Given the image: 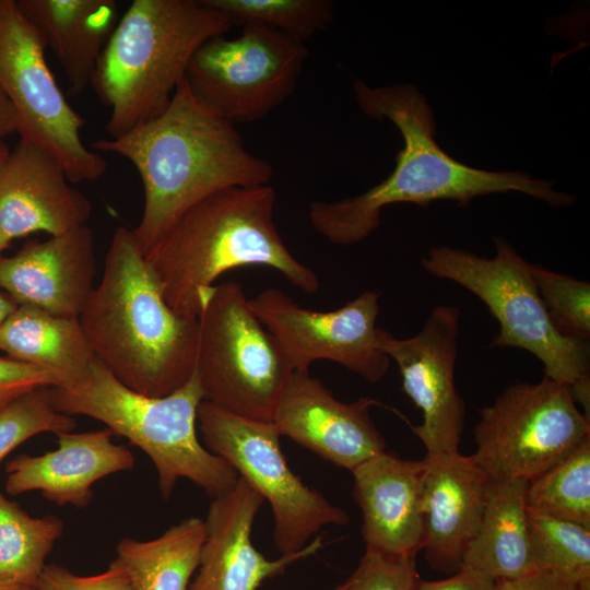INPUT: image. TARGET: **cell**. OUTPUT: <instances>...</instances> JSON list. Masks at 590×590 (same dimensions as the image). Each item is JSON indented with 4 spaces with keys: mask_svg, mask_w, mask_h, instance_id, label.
Wrapping results in <instances>:
<instances>
[{
    "mask_svg": "<svg viewBox=\"0 0 590 590\" xmlns=\"http://www.w3.org/2000/svg\"><path fill=\"white\" fill-rule=\"evenodd\" d=\"M263 497L239 477L227 492L212 498L205 523L198 574L188 590H258L297 560L317 553L321 536L300 551L268 559L252 543V527Z\"/></svg>",
    "mask_w": 590,
    "mask_h": 590,
    "instance_id": "cell-16",
    "label": "cell"
},
{
    "mask_svg": "<svg viewBox=\"0 0 590 590\" xmlns=\"http://www.w3.org/2000/svg\"><path fill=\"white\" fill-rule=\"evenodd\" d=\"M36 590H134L126 573L110 562L108 568L97 575L80 576L57 564H46Z\"/></svg>",
    "mask_w": 590,
    "mask_h": 590,
    "instance_id": "cell-33",
    "label": "cell"
},
{
    "mask_svg": "<svg viewBox=\"0 0 590 590\" xmlns=\"http://www.w3.org/2000/svg\"><path fill=\"white\" fill-rule=\"evenodd\" d=\"M15 132H17L16 114L7 94L0 86V142Z\"/></svg>",
    "mask_w": 590,
    "mask_h": 590,
    "instance_id": "cell-37",
    "label": "cell"
},
{
    "mask_svg": "<svg viewBox=\"0 0 590 590\" xmlns=\"http://www.w3.org/2000/svg\"><path fill=\"white\" fill-rule=\"evenodd\" d=\"M415 590H496V581L461 568L449 577L435 581L418 580Z\"/></svg>",
    "mask_w": 590,
    "mask_h": 590,
    "instance_id": "cell-35",
    "label": "cell"
},
{
    "mask_svg": "<svg viewBox=\"0 0 590 590\" xmlns=\"http://www.w3.org/2000/svg\"><path fill=\"white\" fill-rule=\"evenodd\" d=\"M235 38L204 42L193 54L185 80L210 110L236 122L263 119L296 90L308 57L304 42L253 23Z\"/></svg>",
    "mask_w": 590,
    "mask_h": 590,
    "instance_id": "cell-11",
    "label": "cell"
},
{
    "mask_svg": "<svg viewBox=\"0 0 590 590\" xmlns=\"http://www.w3.org/2000/svg\"><path fill=\"white\" fill-rule=\"evenodd\" d=\"M479 415L471 457L493 480L530 482L590 438L571 388L546 377L507 387Z\"/></svg>",
    "mask_w": 590,
    "mask_h": 590,
    "instance_id": "cell-9",
    "label": "cell"
},
{
    "mask_svg": "<svg viewBox=\"0 0 590 590\" xmlns=\"http://www.w3.org/2000/svg\"><path fill=\"white\" fill-rule=\"evenodd\" d=\"M50 388L30 391L0 412V462L24 441L38 434L52 433L58 436L75 428L73 416L55 409Z\"/></svg>",
    "mask_w": 590,
    "mask_h": 590,
    "instance_id": "cell-31",
    "label": "cell"
},
{
    "mask_svg": "<svg viewBox=\"0 0 590 590\" xmlns=\"http://www.w3.org/2000/svg\"><path fill=\"white\" fill-rule=\"evenodd\" d=\"M55 409L103 423L127 438L153 462L164 499L180 479L191 481L211 498L229 491L238 473L209 451L197 434L203 393L196 374L165 397H149L122 385L96 357L86 376L70 386L50 388Z\"/></svg>",
    "mask_w": 590,
    "mask_h": 590,
    "instance_id": "cell-6",
    "label": "cell"
},
{
    "mask_svg": "<svg viewBox=\"0 0 590 590\" xmlns=\"http://www.w3.org/2000/svg\"><path fill=\"white\" fill-rule=\"evenodd\" d=\"M63 529L58 517H32L0 488V577L36 590L46 558Z\"/></svg>",
    "mask_w": 590,
    "mask_h": 590,
    "instance_id": "cell-26",
    "label": "cell"
},
{
    "mask_svg": "<svg viewBox=\"0 0 590 590\" xmlns=\"http://www.w3.org/2000/svg\"><path fill=\"white\" fill-rule=\"evenodd\" d=\"M333 590H341V588L338 586V587H335Z\"/></svg>",
    "mask_w": 590,
    "mask_h": 590,
    "instance_id": "cell-41",
    "label": "cell"
},
{
    "mask_svg": "<svg viewBox=\"0 0 590 590\" xmlns=\"http://www.w3.org/2000/svg\"><path fill=\"white\" fill-rule=\"evenodd\" d=\"M204 541V520L189 517L152 540L121 539L113 562L134 590H188Z\"/></svg>",
    "mask_w": 590,
    "mask_h": 590,
    "instance_id": "cell-25",
    "label": "cell"
},
{
    "mask_svg": "<svg viewBox=\"0 0 590 590\" xmlns=\"http://www.w3.org/2000/svg\"><path fill=\"white\" fill-rule=\"evenodd\" d=\"M105 428L58 435V448L43 455H19L5 464L4 489L10 496L40 492L60 507L85 508L99 480L134 467L132 452L113 441Z\"/></svg>",
    "mask_w": 590,
    "mask_h": 590,
    "instance_id": "cell-20",
    "label": "cell"
},
{
    "mask_svg": "<svg viewBox=\"0 0 590 590\" xmlns=\"http://www.w3.org/2000/svg\"><path fill=\"white\" fill-rule=\"evenodd\" d=\"M495 256L436 246L421 259L430 275L451 281L479 297L499 324L488 347L530 352L544 366V377L571 388L589 416V341L560 334L552 324L530 273V263L502 237H494Z\"/></svg>",
    "mask_w": 590,
    "mask_h": 590,
    "instance_id": "cell-7",
    "label": "cell"
},
{
    "mask_svg": "<svg viewBox=\"0 0 590 590\" xmlns=\"http://www.w3.org/2000/svg\"><path fill=\"white\" fill-rule=\"evenodd\" d=\"M415 557L366 548L342 590H415L420 580Z\"/></svg>",
    "mask_w": 590,
    "mask_h": 590,
    "instance_id": "cell-32",
    "label": "cell"
},
{
    "mask_svg": "<svg viewBox=\"0 0 590 590\" xmlns=\"http://www.w3.org/2000/svg\"><path fill=\"white\" fill-rule=\"evenodd\" d=\"M366 548L416 556L424 543L425 461L382 451L351 471Z\"/></svg>",
    "mask_w": 590,
    "mask_h": 590,
    "instance_id": "cell-21",
    "label": "cell"
},
{
    "mask_svg": "<svg viewBox=\"0 0 590 590\" xmlns=\"http://www.w3.org/2000/svg\"><path fill=\"white\" fill-rule=\"evenodd\" d=\"M10 150L5 145V143L2 141L0 142V170L3 167L7 158L9 157Z\"/></svg>",
    "mask_w": 590,
    "mask_h": 590,
    "instance_id": "cell-40",
    "label": "cell"
},
{
    "mask_svg": "<svg viewBox=\"0 0 590 590\" xmlns=\"http://www.w3.org/2000/svg\"><path fill=\"white\" fill-rule=\"evenodd\" d=\"M91 148L129 160L140 175L144 204L132 233L143 255L206 197L273 177L270 162L249 152L235 125L200 103L185 79L157 117Z\"/></svg>",
    "mask_w": 590,
    "mask_h": 590,
    "instance_id": "cell-2",
    "label": "cell"
},
{
    "mask_svg": "<svg viewBox=\"0 0 590 590\" xmlns=\"http://www.w3.org/2000/svg\"><path fill=\"white\" fill-rule=\"evenodd\" d=\"M496 590H582L578 585L547 570H538L515 580L496 582Z\"/></svg>",
    "mask_w": 590,
    "mask_h": 590,
    "instance_id": "cell-36",
    "label": "cell"
},
{
    "mask_svg": "<svg viewBox=\"0 0 590 590\" xmlns=\"http://www.w3.org/2000/svg\"><path fill=\"white\" fill-rule=\"evenodd\" d=\"M197 426L204 447L226 461L271 506L273 541L281 555L300 551L326 526L349 523L342 508L292 471L272 422L239 416L203 400Z\"/></svg>",
    "mask_w": 590,
    "mask_h": 590,
    "instance_id": "cell-10",
    "label": "cell"
},
{
    "mask_svg": "<svg viewBox=\"0 0 590 590\" xmlns=\"http://www.w3.org/2000/svg\"><path fill=\"white\" fill-rule=\"evenodd\" d=\"M79 321L95 357L126 387L165 397L194 375L198 318L177 314L131 229L118 227Z\"/></svg>",
    "mask_w": 590,
    "mask_h": 590,
    "instance_id": "cell-3",
    "label": "cell"
},
{
    "mask_svg": "<svg viewBox=\"0 0 590 590\" xmlns=\"http://www.w3.org/2000/svg\"><path fill=\"white\" fill-rule=\"evenodd\" d=\"M58 59L68 94L90 85L96 63L118 23L115 0H15Z\"/></svg>",
    "mask_w": 590,
    "mask_h": 590,
    "instance_id": "cell-22",
    "label": "cell"
},
{
    "mask_svg": "<svg viewBox=\"0 0 590 590\" xmlns=\"http://www.w3.org/2000/svg\"><path fill=\"white\" fill-rule=\"evenodd\" d=\"M275 199L270 185L226 188L167 229L144 257L173 310L198 318L214 281L245 266L272 268L307 294L319 290L316 272L294 257L275 226Z\"/></svg>",
    "mask_w": 590,
    "mask_h": 590,
    "instance_id": "cell-4",
    "label": "cell"
},
{
    "mask_svg": "<svg viewBox=\"0 0 590 590\" xmlns=\"http://www.w3.org/2000/svg\"><path fill=\"white\" fill-rule=\"evenodd\" d=\"M69 181L52 154L20 140L0 170V257L15 238L85 225L92 204Z\"/></svg>",
    "mask_w": 590,
    "mask_h": 590,
    "instance_id": "cell-17",
    "label": "cell"
},
{
    "mask_svg": "<svg viewBox=\"0 0 590 590\" xmlns=\"http://www.w3.org/2000/svg\"><path fill=\"white\" fill-rule=\"evenodd\" d=\"M379 297L377 291H365L338 309L317 311L299 306L281 290L268 288L249 304L293 371H309L314 362L328 359L376 384L390 367L377 343Z\"/></svg>",
    "mask_w": 590,
    "mask_h": 590,
    "instance_id": "cell-13",
    "label": "cell"
},
{
    "mask_svg": "<svg viewBox=\"0 0 590 590\" xmlns=\"http://www.w3.org/2000/svg\"><path fill=\"white\" fill-rule=\"evenodd\" d=\"M46 45L15 0H0V86L21 140L52 154L71 182L95 181L107 161L81 140L84 118L68 103L46 61Z\"/></svg>",
    "mask_w": 590,
    "mask_h": 590,
    "instance_id": "cell-12",
    "label": "cell"
},
{
    "mask_svg": "<svg viewBox=\"0 0 590 590\" xmlns=\"http://www.w3.org/2000/svg\"><path fill=\"white\" fill-rule=\"evenodd\" d=\"M94 234L86 225L46 240L26 243L11 257H0V287L17 305L79 318L94 290Z\"/></svg>",
    "mask_w": 590,
    "mask_h": 590,
    "instance_id": "cell-18",
    "label": "cell"
},
{
    "mask_svg": "<svg viewBox=\"0 0 590 590\" xmlns=\"http://www.w3.org/2000/svg\"><path fill=\"white\" fill-rule=\"evenodd\" d=\"M0 590H33V589L0 577Z\"/></svg>",
    "mask_w": 590,
    "mask_h": 590,
    "instance_id": "cell-39",
    "label": "cell"
},
{
    "mask_svg": "<svg viewBox=\"0 0 590 590\" xmlns=\"http://www.w3.org/2000/svg\"><path fill=\"white\" fill-rule=\"evenodd\" d=\"M234 25L202 0H134L118 21L90 85L110 109L118 138L157 117L186 76L197 49Z\"/></svg>",
    "mask_w": 590,
    "mask_h": 590,
    "instance_id": "cell-5",
    "label": "cell"
},
{
    "mask_svg": "<svg viewBox=\"0 0 590 590\" xmlns=\"http://www.w3.org/2000/svg\"><path fill=\"white\" fill-rule=\"evenodd\" d=\"M198 328L194 374L203 400L239 416L272 422L294 371L241 284L213 285L202 298Z\"/></svg>",
    "mask_w": 590,
    "mask_h": 590,
    "instance_id": "cell-8",
    "label": "cell"
},
{
    "mask_svg": "<svg viewBox=\"0 0 590 590\" xmlns=\"http://www.w3.org/2000/svg\"><path fill=\"white\" fill-rule=\"evenodd\" d=\"M528 524L538 569L590 590V528L529 507Z\"/></svg>",
    "mask_w": 590,
    "mask_h": 590,
    "instance_id": "cell-28",
    "label": "cell"
},
{
    "mask_svg": "<svg viewBox=\"0 0 590 590\" xmlns=\"http://www.w3.org/2000/svg\"><path fill=\"white\" fill-rule=\"evenodd\" d=\"M361 110L370 119L389 120L399 130L403 148L392 173L365 192L338 201H314L308 219L315 231L334 245L366 239L380 225L381 210L394 203L426 206L450 200L467 206L474 198L491 193L520 192L551 206H571L576 197L554 189V181L523 172L485 170L463 164L436 142L433 109L413 84L371 87L354 80Z\"/></svg>",
    "mask_w": 590,
    "mask_h": 590,
    "instance_id": "cell-1",
    "label": "cell"
},
{
    "mask_svg": "<svg viewBox=\"0 0 590 590\" xmlns=\"http://www.w3.org/2000/svg\"><path fill=\"white\" fill-rule=\"evenodd\" d=\"M527 506L590 528V438L529 482Z\"/></svg>",
    "mask_w": 590,
    "mask_h": 590,
    "instance_id": "cell-27",
    "label": "cell"
},
{
    "mask_svg": "<svg viewBox=\"0 0 590 590\" xmlns=\"http://www.w3.org/2000/svg\"><path fill=\"white\" fill-rule=\"evenodd\" d=\"M460 310L437 305L413 337L398 339L378 328L379 349L399 368L402 390L421 410L423 421L411 426L426 455L459 451L467 408L456 388Z\"/></svg>",
    "mask_w": 590,
    "mask_h": 590,
    "instance_id": "cell-14",
    "label": "cell"
},
{
    "mask_svg": "<svg viewBox=\"0 0 590 590\" xmlns=\"http://www.w3.org/2000/svg\"><path fill=\"white\" fill-rule=\"evenodd\" d=\"M51 371L0 356V412L16 398L38 388L57 387Z\"/></svg>",
    "mask_w": 590,
    "mask_h": 590,
    "instance_id": "cell-34",
    "label": "cell"
},
{
    "mask_svg": "<svg viewBox=\"0 0 590 590\" xmlns=\"http://www.w3.org/2000/svg\"><path fill=\"white\" fill-rule=\"evenodd\" d=\"M374 405L382 404L368 397L352 403L342 402L309 371H294L272 423L280 436L352 471L386 450V439L370 416Z\"/></svg>",
    "mask_w": 590,
    "mask_h": 590,
    "instance_id": "cell-15",
    "label": "cell"
},
{
    "mask_svg": "<svg viewBox=\"0 0 590 590\" xmlns=\"http://www.w3.org/2000/svg\"><path fill=\"white\" fill-rule=\"evenodd\" d=\"M233 25L260 24L302 42L324 31L334 19L330 0H202Z\"/></svg>",
    "mask_w": 590,
    "mask_h": 590,
    "instance_id": "cell-29",
    "label": "cell"
},
{
    "mask_svg": "<svg viewBox=\"0 0 590 590\" xmlns=\"http://www.w3.org/2000/svg\"><path fill=\"white\" fill-rule=\"evenodd\" d=\"M17 306L15 300L0 287V327Z\"/></svg>",
    "mask_w": 590,
    "mask_h": 590,
    "instance_id": "cell-38",
    "label": "cell"
},
{
    "mask_svg": "<svg viewBox=\"0 0 590 590\" xmlns=\"http://www.w3.org/2000/svg\"><path fill=\"white\" fill-rule=\"evenodd\" d=\"M529 269L554 328L565 337L589 341L590 283L536 264Z\"/></svg>",
    "mask_w": 590,
    "mask_h": 590,
    "instance_id": "cell-30",
    "label": "cell"
},
{
    "mask_svg": "<svg viewBox=\"0 0 590 590\" xmlns=\"http://www.w3.org/2000/svg\"><path fill=\"white\" fill-rule=\"evenodd\" d=\"M0 350L9 357L45 368L59 386L83 379L95 359L79 321L43 309L19 305L0 327Z\"/></svg>",
    "mask_w": 590,
    "mask_h": 590,
    "instance_id": "cell-24",
    "label": "cell"
},
{
    "mask_svg": "<svg viewBox=\"0 0 590 590\" xmlns=\"http://www.w3.org/2000/svg\"><path fill=\"white\" fill-rule=\"evenodd\" d=\"M424 461L422 551L432 569L452 575L479 531L489 479L459 451L426 455Z\"/></svg>",
    "mask_w": 590,
    "mask_h": 590,
    "instance_id": "cell-19",
    "label": "cell"
},
{
    "mask_svg": "<svg viewBox=\"0 0 590 590\" xmlns=\"http://www.w3.org/2000/svg\"><path fill=\"white\" fill-rule=\"evenodd\" d=\"M528 484L521 480L489 479L482 521L461 568L496 582L539 570L529 534Z\"/></svg>",
    "mask_w": 590,
    "mask_h": 590,
    "instance_id": "cell-23",
    "label": "cell"
}]
</instances>
